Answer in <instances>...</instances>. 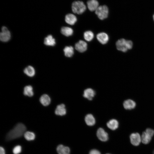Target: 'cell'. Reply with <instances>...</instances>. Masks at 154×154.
Segmentation results:
<instances>
[{"mask_svg":"<svg viewBox=\"0 0 154 154\" xmlns=\"http://www.w3.org/2000/svg\"><path fill=\"white\" fill-rule=\"evenodd\" d=\"M0 154H5L4 149L2 147H0Z\"/></svg>","mask_w":154,"mask_h":154,"instance_id":"obj_30","label":"cell"},{"mask_svg":"<svg viewBox=\"0 0 154 154\" xmlns=\"http://www.w3.org/2000/svg\"><path fill=\"white\" fill-rule=\"evenodd\" d=\"M96 38L98 41L102 44H105L109 40V37L108 35L105 33H98Z\"/></svg>","mask_w":154,"mask_h":154,"instance_id":"obj_9","label":"cell"},{"mask_svg":"<svg viewBox=\"0 0 154 154\" xmlns=\"http://www.w3.org/2000/svg\"><path fill=\"white\" fill-rule=\"evenodd\" d=\"M75 49L80 52H83L85 51L87 47V44L85 41L82 40H80L75 44Z\"/></svg>","mask_w":154,"mask_h":154,"instance_id":"obj_7","label":"cell"},{"mask_svg":"<svg viewBox=\"0 0 154 154\" xmlns=\"http://www.w3.org/2000/svg\"><path fill=\"white\" fill-rule=\"evenodd\" d=\"M116 45L118 50L125 52L132 48L133 43L131 40L121 38L117 41Z\"/></svg>","mask_w":154,"mask_h":154,"instance_id":"obj_2","label":"cell"},{"mask_svg":"<svg viewBox=\"0 0 154 154\" xmlns=\"http://www.w3.org/2000/svg\"><path fill=\"white\" fill-rule=\"evenodd\" d=\"M141 137L142 143L144 144H147L150 142L152 137L145 131H144Z\"/></svg>","mask_w":154,"mask_h":154,"instance_id":"obj_23","label":"cell"},{"mask_svg":"<svg viewBox=\"0 0 154 154\" xmlns=\"http://www.w3.org/2000/svg\"><path fill=\"white\" fill-rule=\"evenodd\" d=\"M66 23L70 25H74L77 21L76 17L74 14L69 13L66 15L65 19Z\"/></svg>","mask_w":154,"mask_h":154,"instance_id":"obj_11","label":"cell"},{"mask_svg":"<svg viewBox=\"0 0 154 154\" xmlns=\"http://www.w3.org/2000/svg\"><path fill=\"white\" fill-rule=\"evenodd\" d=\"M40 101L44 106H48L50 103L51 99L50 97L47 94L42 95L40 98Z\"/></svg>","mask_w":154,"mask_h":154,"instance_id":"obj_16","label":"cell"},{"mask_svg":"<svg viewBox=\"0 0 154 154\" xmlns=\"http://www.w3.org/2000/svg\"><path fill=\"white\" fill-rule=\"evenodd\" d=\"M110 154L107 153V154Z\"/></svg>","mask_w":154,"mask_h":154,"instance_id":"obj_33","label":"cell"},{"mask_svg":"<svg viewBox=\"0 0 154 154\" xmlns=\"http://www.w3.org/2000/svg\"><path fill=\"white\" fill-rule=\"evenodd\" d=\"M26 128L22 123H17L10 130L6 136V140L9 141L21 137L25 132Z\"/></svg>","mask_w":154,"mask_h":154,"instance_id":"obj_1","label":"cell"},{"mask_svg":"<svg viewBox=\"0 0 154 154\" xmlns=\"http://www.w3.org/2000/svg\"><path fill=\"white\" fill-rule=\"evenodd\" d=\"M97 135L98 138L103 141H106L108 139V133L102 128H100L98 129Z\"/></svg>","mask_w":154,"mask_h":154,"instance_id":"obj_8","label":"cell"},{"mask_svg":"<svg viewBox=\"0 0 154 154\" xmlns=\"http://www.w3.org/2000/svg\"><path fill=\"white\" fill-rule=\"evenodd\" d=\"M21 151V147L20 145H17L14 147L13 149V153L14 154H19Z\"/></svg>","mask_w":154,"mask_h":154,"instance_id":"obj_27","label":"cell"},{"mask_svg":"<svg viewBox=\"0 0 154 154\" xmlns=\"http://www.w3.org/2000/svg\"><path fill=\"white\" fill-rule=\"evenodd\" d=\"M24 72L27 76L31 77L33 76L35 74V70L34 68L31 66L26 67L24 70Z\"/></svg>","mask_w":154,"mask_h":154,"instance_id":"obj_21","label":"cell"},{"mask_svg":"<svg viewBox=\"0 0 154 154\" xmlns=\"http://www.w3.org/2000/svg\"><path fill=\"white\" fill-rule=\"evenodd\" d=\"M86 124L89 126H93L95 123V119L93 116L91 114L87 115L85 118Z\"/></svg>","mask_w":154,"mask_h":154,"instance_id":"obj_19","label":"cell"},{"mask_svg":"<svg viewBox=\"0 0 154 154\" xmlns=\"http://www.w3.org/2000/svg\"><path fill=\"white\" fill-rule=\"evenodd\" d=\"M84 37L86 40L88 41H90L93 38L94 34L91 31H87L84 33Z\"/></svg>","mask_w":154,"mask_h":154,"instance_id":"obj_25","label":"cell"},{"mask_svg":"<svg viewBox=\"0 0 154 154\" xmlns=\"http://www.w3.org/2000/svg\"><path fill=\"white\" fill-rule=\"evenodd\" d=\"M56 150L58 154H69L70 152L69 147L62 145H58L57 147Z\"/></svg>","mask_w":154,"mask_h":154,"instance_id":"obj_15","label":"cell"},{"mask_svg":"<svg viewBox=\"0 0 154 154\" xmlns=\"http://www.w3.org/2000/svg\"><path fill=\"white\" fill-rule=\"evenodd\" d=\"M153 154H154V150L153 151Z\"/></svg>","mask_w":154,"mask_h":154,"instance_id":"obj_32","label":"cell"},{"mask_svg":"<svg viewBox=\"0 0 154 154\" xmlns=\"http://www.w3.org/2000/svg\"><path fill=\"white\" fill-rule=\"evenodd\" d=\"M95 11L96 14L101 20H104L108 17L109 10L107 6L106 5L99 6Z\"/></svg>","mask_w":154,"mask_h":154,"instance_id":"obj_4","label":"cell"},{"mask_svg":"<svg viewBox=\"0 0 154 154\" xmlns=\"http://www.w3.org/2000/svg\"><path fill=\"white\" fill-rule=\"evenodd\" d=\"M153 20L154 21V14L153 15Z\"/></svg>","mask_w":154,"mask_h":154,"instance_id":"obj_31","label":"cell"},{"mask_svg":"<svg viewBox=\"0 0 154 154\" xmlns=\"http://www.w3.org/2000/svg\"><path fill=\"white\" fill-rule=\"evenodd\" d=\"M24 135L25 138L28 141L33 140L35 137V134L32 132L29 131L25 132Z\"/></svg>","mask_w":154,"mask_h":154,"instance_id":"obj_26","label":"cell"},{"mask_svg":"<svg viewBox=\"0 0 154 154\" xmlns=\"http://www.w3.org/2000/svg\"><path fill=\"white\" fill-rule=\"evenodd\" d=\"M61 32L63 35L66 37H69L72 35L73 34V31L70 27H64L61 28Z\"/></svg>","mask_w":154,"mask_h":154,"instance_id":"obj_20","label":"cell"},{"mask_svg":"<svg viewBox=\"0 0 154 154\" xmlns=\"http://www.w3.org/2000/svg\"><path fill=\"white\" fill-rule=\"evenodd\" d=\"M87 4L88 8L91 11H95L99 6V3L97 0H89Z\"/></svg>","mask_w":154,"mask_h":154,"instance_id":"obj_10","label":"cell"},{"mask_svg":"<svg viewBox=\"0 0 154 154\" xmlns=\"http://www.w3.org/2000/svg\"><path fill=\"white\" fill-rule=\"evenodd\" d=\"M63 50L65 56L68 57H72L74 54V48L71 46H66Z\"/></svg>","mask_w":154,"mask_h":154,"instance_id":"obj_22","label":"cell"},{"mask_svg":"<svg viewBox=\"0 0 154 154\" xmlns=\"http://www.w3.org/2000/svg\"><path fill=\"white\" fill-rule=\"evenodd\" d=\"M72 9L74 13L81 14L86 11V6L82 1H75L72 4Z\"/></svg>","mask_w":154,"mask_h":154,"instance_id":"obj_3","label":"cell"},{"mask_svg":"<svg viewBox=\"0 0 154 154\" xmlns=\"http://www.w3.org/2000/svg\"><path fill=\"white\" fill-rule=\"evenodd\" d=\"M107 127L111 129L115 130L118 127L119 123L117 120L113 119L110 120L107 122Z\"/></svg>","mask_w":154,"mask_h":154,"instance_id":"obj_18","label":"cell"},{"mask_svg":"<svg viewBox=\"0 0 154 154\" xmlns=\"http://www.w3.org/2000/svg\"><path fill=\"white\" fill-rule=\"evenodd\" d=\"M11 37L10 33L7 28L5 26L2 27L0 34V40L3 42H7L9 40Z\"/></svg>","mask_w":154,"mask_h":154,"instance_id":"obj_5","label":"cell"},{"mask_svg":"<svg viewBox=\"0 0 154 154\" xmlns=\"http://www.w3.org/2000/svg\"><path fill=\"white\" fill-rule=\"evenodd\" d=\"M55 113L57 115L63 116L66 113L65 105L64 104L58 105L55 110Z\"/></svg>","mask_w":154,"mask_h":154,"instance_id":"obj_12","label":"cell"},{"mask_svg":"<svg viewBox=\"0 0 154 154\" xmlns=\"http://www.w3.org/2000/svg\"><path fill=\"white\" fill-rule=\"evenodd\" d=\"M123 105L125 109L131 110L135 108L136 104L135 102L133 100L131 99H127L123 102Z\"/></svg>","mask_w":154,"mask_h":154,"instance_id":"obj_14","label":"cell"},{"mask_svg":"<svg viewBox=\"0 0 154 154\" xmlns=\"http://www.w3.org/2000/svg\"><path fill=\"white\" fill-rule=\"evenodd\" d=\"M44 43L47 46H54L56 44L55 40L52 35H49L45 38Z\"/></svg>","mask_w":154,"mask_h":154,"instance_id":"obj_17","label":"cell"},{"mask_svg":"<svg viewBox=\"0 0 154 154\" xmlns=\"http://www.w3.org/2000/svg\"><path fill=\"white\" fill-rule=\"evenodd\" d=\"M89 154H101L98 150L96 149H92L89 153Z\"/></svg>","mask_w":154,"mask_h":154,"instance_id":"obj_29","label":"cell"},{"mask_svg":"<svg viewBox=\"0 0 154 154\" xmlns=\"http://www.w3.org/2000/svg\"><path fill=\"white\" fill-rule=\"evenodd\" d=\"M95 94L94 91L91 88L85 89L84 92L83 96L89 100H92Z\"/></svg>","mask_w":154,"mask_h":154,"instance_id":"obj_13","label":"cell"},{"mask_svg":"<svg viewBox=\"0 0 154 154\" xmlns=\"http://www.w3.org/2000/svg\"><path fill=\"white\" fill-rule=\"evenodd\" d=\"M130 139L132 144L135 146L139 145L141 141V137L137 133H131L130 135Z\"/></svg>","mask_w":154,"mask_h":154,"instance_id":"obj_6","label":"cell"},{"mask_svg":"<svg viewBox=\"0 0 154 154\" xmlns=\"http://www.w3.org/2000/svg\"><path fill=\"white\" fill-rule=\"evenodd\" d=\"M24 94L29 97H32L34 95L32 87L31 85L26 86L24 88Z\"/></svg>","mask_w":154,"mask_h":154,"instance_id":"obj_24","label":"cell"},{"mask_svg":"<svg viewBox=\"0 0 154 154\" xmlns=\"http://www.w3.org/2000/svg\"><path fill=\"white\" fill-rule=\"evenodd\" d=\"M145 131L152 137L153 136L154 134V130L150 128L147 129Z\"/></svg>","mask_w":154,"mask_h":154,"instance_id":"obj_28","label":"cell"}]
</instances>
